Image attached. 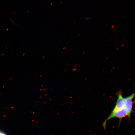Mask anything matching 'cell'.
I'll return each mask as SVG.
<instances>
[{
	"label": "cell",
	"mask_w": 135,
	"mask_h": 135,
	"mask_svg": "<svg viewBox=\"0 0 135 135\" xmlns=\"http://www.w3.org/2000/svg\"><path fill=\"white\" fill-rule=\"evenodd\" d=\"M127 116L128 114L125 107L116 111H112L110 115L103 122V127L105 129L107 122L112 118H116L119 119L120 121L119 122L120 123L122 119Z\"/></svg>",
	"instance_id": "1"
},
{
	"label": "cell",
	"mask_w": 135,
	"mask_h": 135,
	"mask_svg": "<svg viewBox=\"0 0 135 135\" xmlns=\"http://www.w3.org/2000/svg\"><path fill=\"white\" fill-rule=\"evenodd\" d=\"M135 96L134 93H133L130 95L125 98L126 104L125 108L128 114L127 117L129 119V121L130 120L131 114L133 112V110L134 102L133 100Z\"/></svg>",
	"instance_id": "2"
},
{
	"label": "cell",
	"mask_w": 135,
	"mask_h": 135,
	"mask_svg": "<svg viewBox=\"0 0 135 135\" xmlns=\"http://www.w3.org/2000/svg\"><path fill=\"white\" fill-rule=\"evenodd\" d=\"M118 95V98L117 102L114 107L112 111V112L116 111L125 107L126 104L125 98L123 97L121 92H119Z\"/></svg>",
	"instance_id": "3"
},
{
	"label": "cell",
	"mask_w": 135,
	"mask_h": 135,
	"mask_svg": "<svg viewBox=\"0 0 135 135\" xmlns=\"http://www.w3.org/2000/svg\"><path fill=\"white\" fill-rule=\"evenodd\" d=\"M0 135H7L5 133L0 131Z\"/></svg>",
	"instance_id": "4"
}]
</instances>
